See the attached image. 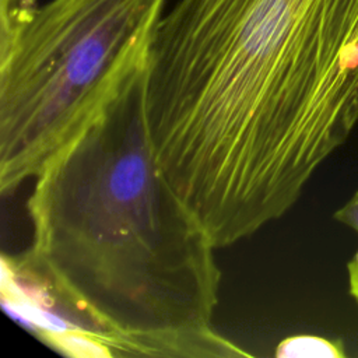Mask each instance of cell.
<instances>
[{"mask_svg": "<svg viewBox=\"0 0 358 358\" xmlns=\"http://www.w3.org/2000/svg\"><path fill=\"white\" fill-rule=\"evenodd\" d=\"M144 113L214 246L249 238L358 124V0H179L151 43Z\"/></svg>", "mask_w": 358, "mask_h": 358, "instance_id": "cell-1", "label": "cell"}, {"mask_svg": "<svg viewBox=\"0 0 358 358\" xmlns=\"http://www.w3.org/2000/svg\"><path fill=\"white\" fill-rule=\"evenodd\" d=\"M147 71V70H145ZM133 81L35 179L29 249L3 264L110 355H245L213 329L217 249L164 175Z\"/></svg>", "mask_w": 358, "mask_h": 358, "instance_id": "cell-2", "label": "cell"}, {"mask_svg": "<svg viewBox=\"0 0 358 358\" xmlns=\"http://www.w3.org/2000/svg\"><path fill=\"white\" fill-rule=\"evenodd\" d=\"M165 0H0V190L35 179L145 74Z\"/></svg>", "mask_w": 358, "mask_h": 358, "instance_id": "cell-3", "label": "cell"}, {"mask_svg": "<svg viewBox=\"0 0 358 358\" xmlns=\"http://www.w3.org/2000/svg\"><path fill=\"white\" fill-rule=\"evenodd\" d=\"M275 355L278 357H327L344 358L345 351L340 341L329 340L320 336L301 334L285 338L278 344Z\"/></svg>", "mask_w": 358, "mask_h": 358, "instance_id": "cell-4", "label": "cell"}, {"mask_svg": "<svg viewBox=\"0 0 358 358\" xmlns=\"http://www.w3.org/2000/svg\"><path fill=\"white\" fill-rule=\"evenodd\" d=\"M334 218L341 224L352 228L358 234V189L352 197L334 213Z\"/></svg>", "mask_w": 358, "mask_h": 358, "instance_id": "cell-5", "label": "cell"}, {"mask_svg": "<svg viewBox=\"0 0 358 358\" xmlns=\"http://www.w3.org/2000/svg\"><path fill=\"white\" fill-rule=\"evenodd\" d=\"M347 273H348V288L351 296L358 303V250L351 257V260L347 264Z\"/></svg>", "mask_w": 358, "mask_h": 358, "instance_id": "cell-6", "label": "cell"}]
</instances>
